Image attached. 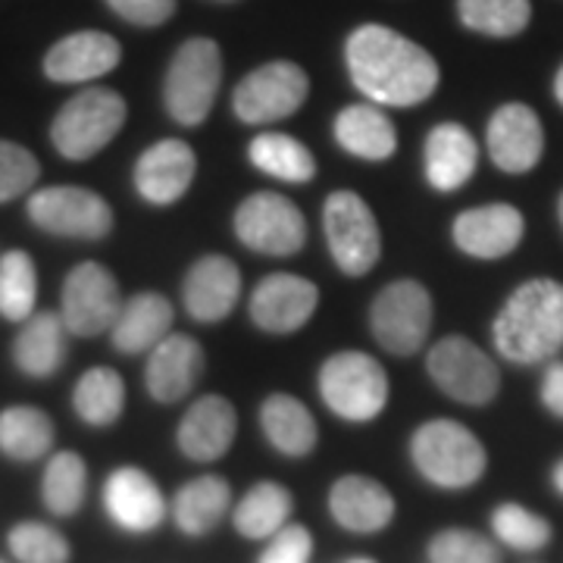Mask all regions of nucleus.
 <instances>
[{"mask_svg":"<svg viewBox=\"0 0 563 563\" xmlns=\"http://www.w3.org/2000/svg\"><path fill=\"white\" fill-rule=\"evenodd\" d=\"M344 63L354 88L376 107L426 103L442 81L439 63L422 44L379 22H363L347 35Z\"/></svg>","mask_w":563,"mask_h":563,"instance_id":"f257e3e1","label":"nucleus"},{"mask_svg":"<svg viewBox=\"0 0 563 563\" xmlns=\"http://www.w3.org/2000/svg\"><path fill=\"white\" fill-rule=\"evenodd\" d=\"M492 342L517 366L551 363L563 347V282L529 279L510 291L492 322Z\"/></svg>","mask_w":563,"mask_h":563,"instance_id":"f03ea898","label":"nucleus"},{"mask_svg":"<svg viewBox=\"0 0 563 563\" xmlns=\"http://www.w3.org/2000/svg\"><path fill=\"white\" fill-rule=\"evenodd\" d=\"M410 463L429 485L442 492H466L483 483L488 470V451L473 429L439 417L413 429Z\"/></svg>","mask_w":563,"mask_h":563,"instance_id":"7ed1b4c3","label":"nucleus"},{"mask_svg":"<svg viewBox=\"0 0 563 563\" xmlns=\"http://www.w3.org/2000/svg\"><path fill=\"white\" fill-rule=\"evenodd\" d=\"M222 85V51L213 38H188L173 54L163 79V107L185 129L203 125Z\"/></svg>","mask_w":563,"mask_h":563,"instance_id":"20e7f679","label":"nucleus"},{"mask_svg":"<svg viewBox=\"0 0 563 563\" xmlns=\"http://www.w3.org/2000/svg\"><path fill=\"white\" fill-rule=\"evenodd\" d=\"M322 404L344 422H373L388 404V373L363 351H335L317 373Z\"/></svg>","mask_w":563,"mask_h":563,"instance_id":"39448f33","label":"nucleus"},{"mask_svg":"<svg viewBox=\"0 0 563 563\" xmlns=\"http://www.w3.org/2000/svg\"><path fill=\"white\" fill-rule=\"evenodd\" d=\"M129 107L113 88H85L63 103L51 122V141L66 161L81 163L98 157L125 125Z\"/></svg>","mask_w":563,"mask_h":563,"instance_id":"423d86ee","label":"nucleus"},{"mask_svg":"<svg viewBox=\"0 0 563 563\" xmlns=\"http://www.w3.org/2000/svg\"><path fill=\"white\" fill-rule=\"evenodd\" d=\"M322 232L339 273L361 279L383 261V232L373 207L357 191H332L322 203Z\"/></svg>","mask_w":563,"mask_h":563,"instance_id":"0eeeda50","label":"nucleus"},{"mask_svg":"<svg viewBox=\"0 0 563 563\" xmlns=\"http://www.w3.org/2000/svg\"><path fill=\"white\" fill-rule=\"evenodd\" d=\"M432 317H435L432 295L422 282H388L369 303V335L388 354L410 357L429 342Z\"/></svg>","mask_w":563,"mask_h":563,"instance_id":"6e6552de","label":"nucleus"},{"mask_svg":"<svg viewBox=\"0 0 563 563\" xmlns=\"http://www.w3.org/2000/svg\"><path fill=\"white\" fill-rule=\"evenodd\" d=\"M426 373L451 401L485 407L501 391V373L483 347L463 335H444L426 354Z\"/></svg>","mask_w":563,"mask_h":563,"instance_id":"1a4fd4ad","label":"nucleus"},{"mask_svg":"<svg viewBox=\"0 0 563 563\" xmlns=\"http://www.w3.org/2000/svg\"><path fill=\"white\" fill-rule=\"evenodd\" d=\"M235 239L263 257H291L307 244V220L301 207L279 191L247 195L232 217Z\"/></svg>","mask_w":563,"mask_h":563,"instance_id":"9d476101","label":"nucleus"},{"mask_svg":"<svg viewBox=\"0 0 563 563\" xmlns=\"http://www.w3.org/2000/svg\"><path fill=\"white\" fill-rule=\"evenodd\" d=\"M29 220L35 229L76 239V242H103L113 232V207L103 201L98 191L79 185H51L35 191L25 203Z\"/></svg>","mask_w":563,"mask_h":563,"instance_id":"9b49d317","label":"nucleus"},{"mask_svg":"<svg viewBox=\"0 0 563 563\" xmlns=\"http://www.w3.org/2000/svg\"><path fill=\"white\" fill-rule=\"evenodd\" d=\"M310 79L303 66L291 60H273L247 73L232 91V113L244 125H266L295 117L307 103Z\"/></svg>","mask_w":563,"mask_h":563,"instance_id":"f8f14e48","label":"nucleus"},{"mask_svg":"<svg viewBox=\"0 0 563 563\" xmlns=\"http://www.w3.org/2000/svg\"><path fill=\"white\" fill-rule=\"evenodd\" d=\"M120 310V282L103 263L85 261L69 269V276L63 282L60 317L73 335L95 339V335L110 332Z\"/></svg>","mask_w":563,"mask_h":563,"instance_id":"ddd939ff","label":"nucleus"},{"mask_svg":"<svg viewBox=\"0 0 563 563\" xmlns=\"http://www.w3.org/2000/svg\"><path fill=\"white\" fill-rule=\"evenodd\" d=\"M103 514L125 536H151L169 517V501L157 479L141 466H117L101 492Z\"/></svg>","mask_w":563,"mask_h":563,"instance_id":"4468645a","label":"nucleus"},{"mask_svg":"<svg viewBox=\"0 0 563 563\" xmlns=\"http://www.w3.org/2000/svg\"><path fill=\"white\" fill-rule=\"evenodd\" d=\"M320 307L317 282L295 276V273H273L257 282L251 291L247 313L251 322L266 335H291L313 320Z\"/></svg>","mask_w":563,"mask_h":563,"instance_id":"2eb2a0df","label":"nucleus"},{"mask_svg":"<svg viewBox=\"0 0 563 563\" xmlns=\"http://www.w3.org/2000/svg\"><path fill=\"white\" fill-rule=\"evenodd\" d=\"M485 151L507 176L532 173L544 154V129L539 113L526 103H504L492 113L485 129Z\"/></svg>","mask_w":563,"mask_h":563,"instance_id":"dca6fc26","label":"nucleus"},{"mask_svg":"<svg viewBox=\"0 0 563 563\" xmlns=\"http://www.w3.org/2000/svg\"><path fill=\"white\" fill-rule=\"evenodd\" d=\"M523 235L526 220L514 203L470 207L451 222V239L457 251L476 261H501L520 247Z\"/></svg>","mask_w":563,"mask_h":563,"instance_id":"f3484780","label":"nucleus"},{"mask_svg":"<svg viewBox=\"0 0 563 563\" xmlns=\"http://www.w3.org/2000/svg\"><path fill=\"white\" fill-rule=\"evenodd\" d=\"M198 173V157L191 144L181 139H163L151 144L132 169V181L141 201L154 207H173L179 203Z\"/></svg>","mask_w":563,"mask_h":563,"instance_id":"a211bd4d","label":"nucleus"},{"mask_svg":"<svg viewBox=\"0 0 563 563\" xmlns=\"http://www.w3.org/2000/svg\"><path fill=\"white\" fill-rule=\"evenodd\" d=\"M325 507L335 526L351 536L385 532L398 514L395 495L379 479L363 476V473H344L342 479H335L329 488Z\"/></svg>","mask_w":563,"mask_h":563,"instance_id":"6ab92c4d","label":"nucleus"},{"mask_svg":"<svg viewBox=\"0 0 563 563\" xmlns=\"http://www.w3.org/2000/svg\"><path fill=\"white\" fill-rule=\"evenodd\" d=\"M181 301L191 320L213 325L222 322L242 301V269L225 254H207L181 282Z\"/></svg>","mask_w":563,"mask_h":563,"instance_id":"aec40b11","label":"nucleus"},{"mask_svg":"<svg viewBox=\"0 0 563 563\" xmlns=\"http://www.w3.org/2000/svg\"><path fill=\"white\" fill-rule=\"evenodd\" d=\"M239 435V413L229 398L222 395H201L181 413L176 429V444L181 457L191 463H217L222 461Z\"/></svg>","mask_w":563,"mask_h":563,"instance_id":"412c9836","label":"nucleus"},{"mask_svg":"<svg viewBox=\"0 0 563 563\" xmlns=\"http://www.w3.org/2000/svg\"><path fill=\"white\" fill-rule=\"evenodd\" d=\"M203 347L185 332H169L144 366V388L157 404H179L203 376Z\"/></svg>","mask_w":563,"mask_h":563,"instance_id":"4be33fe9","label":"nucleus"},{"mask_svg":"<svg viewBox=\"0 0 563 563\" xmlns=\"http://www.w3.org/2000/svg\"><path fill=\"white\" fill-rule=\"evenodd\" d=\"M479 166V144L473 132L461 122H439L429 129L422 144V173L432 191H461L476 176Z\"/></svg>","mask_w":563,"mask_h":563,"instance_id":"5701e85b","label":"nucleus"},{"mask_svg":"<svg viewBox=\"0 0 563 563\" xmlns=\"http://www.w3.org/2000/svg\"><path fill=\"white\" fill-rule=\"evenodd\" d=\"M122 60L120 41L107 32H76L60 38L44 57V76L57 85H81L113 73Z\"/></svg>","mask_w":563,"mask_h":563,"instance_id":"b1692460","label":"nucleus"},{"mask_svg":"<svg viewBox=\"0 0 563 563\" xmlns=\"http://www.w3.org/2000/svg\"><path fill=\"white\" fill-rule=\"evenodd\" d=\"M173 303L161 291H139L122 303L120 317L110 329L113 351L120 354H151L173 332Z\"/></svg>","mask_w":563,"mask_h":563,"instance_id":"393cba45","label":"nucleus"},{"mask_svg":"<svg viewBox=\"0 0 563 563\" xmlns=\"http://www.w3.org/2000/svg\"><path fill=\"white\" fill-rule=\"evenodd\" d=\"M232 510V485L225 483L217 473H203L195 476L169 501V517L188 539H203L210 536L217 526L225 520V514Z\"/></svg>","mask_w":563,"mask_h":563,"instance_id":"a878e982","label":"nucleus"},{"mask_svg":"<svg viewBox=\"0 0 563 563\" xmlns=\"http://www.w3.org/2000/svg\"><path fill=\"white\" fill-rule=\"evenodd\" d=\"M332 135L344 154L366 163H383L398 151L395 122L376 103H351L339 110L332 122Z\"/></svg>","mask_w":563,"mask_h":563,"instance_id":"bb28decb","label":"nucleus"},{"mask_svg":"<svg viewBox=\"0 0 563 563\" xmlns=\"http://www.w3.org/2000/svg\"><path fill=\"white\" fill-rule=\"evenodd\" d=\"M261 429L263 439L273 444V451H279L282 457H291V461L313 454V448L320 442V429L310 407L285 391L263 398Z\"/></svg>","mask_w":563,"mask_h":563,"instance_id":"cd10ccee","label":"nucleus"},{"mask_svg":"<svg viewBox=\"0 0 563 563\" xmlns=\"http://www.w3.org/2000/svg\"><path fill=\"white\" fill-rule=\"evenodd\" d=\"M66 322L60 313H35L22 322L13 342V363L29 379H51L66 363Z\"/></svg>","mask_w":563,"mask_h":563,"instance_id":"c85d7f7f","label":"nucleus"},{"mask_svg":"<svg viewBox=\"0 0 563 563\" xmlns=\"http://www.w3.org/2000/svg\"><path fill=\"white\" fill-rule=\"evenodd\" d=\"M295 498L282 483L263 479L232 504V526L247 542H266L291 523Z\"/></svg>","mask_w":563,"mask_h":563,"instance_id":"c756f323","label":"nucleus"},{"mask_svg":"<svg viewBox=\"0 0 563 563\" xmlns=\"http://www.w3.org/2000/svg\"><path fill=\"white\" fill-rule=\"evenodd\" d=\"M247 161L257 173L285 181V185H307L317 176L313 151L301 139L285 135V132L254 135V141L247 144Z\"/></svg>","mask_w":563,"mask_h":563,"instance_id":"7c9ffc66","label":"nucleus"},{"mask_svg":"<svg viewBox=\"0 0 563 563\" xmlns=\"http://www.w3.org/2000/svg\"><path fill=\"white\" fill-rule=\"evenodd\" d=\"M54 420L29 404L0 410V454L13 463H35L54 448Z\"/></svg>","mask_w":563,"mask_h":563,"instance_id":"2f4dec72","label":"nucleus"},{"mask_svg":"<svg viewBox=\"0 0 563 563\" xmlns=\"http://www.w3.org/2000/svg\"><path fill=\"white\" fill-rule=\"evenodd\" d=\"M73 410L81 422L103 429L120 420L125 410V383L110 366H91L73 388Z\"/></svg>","mask_w":563,"mask_h":563,"instance_id":"473e14b6","label":"nucleus"},{"mask_svg":"<svg viewBox=\"0 0 563 563\" xmlns=\"http://www.w3.org/2000/svg\"><path fill=\"white\" fill-rule=\"evenodd\" d=\"M88 498V466L76 451H57L41 476V504L51 517H76Z\"/></svg>","mask_w":563,"mask_h":563,"instance_id":"72a5a7b5","label":"nucleus"},{"mask_svg":"<svg viewBox=\"0 0 563 563\" xmlns=\"http://www.w3.org/2000/svg\"><path fill=\"white\" fill-rule=\"evenodd\" d=\"M492 539L510 551H520V554H536L551 544L554 539V526L548 517L529 510L523 504L504 501L492 510Z\"/></svg>","mask_w":563,"mask_h":563,"instance_id":"f704fd0d","label":"nucleus"},{"mask_svg":"<svg viewBox=\"0 0 563 563\" xmlns=\"http://www.w3.org/2000/svg\"><path fill=\"white\" fill-rule=\"evenodd\" d=\"M463 29L485 38H517L529 29L532 3L529 0H457Z\"/></svg>","mask_w":563,"mask_h":563,"instance_id":"c9c22d12","label":"nucleus"},{"mask_svg":"<svg viewBox=\"0 0 563 563\" xmlns=\"http://www.w3.org/2000/svg\"><path fill=\"white\" fill-rule=\"evenodd\" d=\"M38 298V269L25 251H7L0 257V317L25 322L35 317Z\"/></svg>","mask_w":563,"mask_h":563,"instance_id":"e433bc0d","label":"nucleus"},{"mask_svg":"<svg viewBox=\"0 0 563 563\" xmlns=\"http://www.w3.org/2000/svg\"><path fill=\"white\" fill-rule=\"evenodd\" d=\"M7 548L16 563H69L73 544L57 526L22 520L7 532Z\"/></svg>","mask_w":563,"mask_h":563,"instance_id":"4c0bfd02","label":"nucleus"},{"mask_svg":"<svg viewBox=\"0 0 563 563\" xmlns=\"http://www.w3.org/2000/svg\"><path fill=\"white\" fill-rule=\"evenodd\" d=\"M429 563H501L498 542L476 529L444 526L426 544Z\"/></svg>","mask_w":563,"mask_h":563,"instance_id":"58836bf2","label":"nucleus"},{"mask_svg":"<svg viewBox=\"0 0 563 563\" xmlns=\"http://www.w3.org/2000/svg\"><path fill=\"white\" fill-rule=\"evenodd\" d=\"M38 176L41 163L29 147L0 139V203L29 195Z\"/></svg>","mask_w":563,"mask_h":563,"instance_id":"ea45409f","label":"nucleus"},{"mask_svg":"<svg viewBox=\"0 0 563 563\" xmlns=\"http://www.w3.org/2000/svg\"><path fill=\"white\" fill-rule=\"evenodd\" d=\"M313 558V532L303 523H288L273 539L263 542L257 563H310Z\"/></svg>","mask_w":563,"mask_h":563,"instance_id":"a19ab883","label":"nucleus"},{"mask_svg":"<svg viewBox=\"0 0 563 563\" xmlns=\"http://www.w3.org/2000/svg\"><path fill=\"white\" fill-rule=\"evenodd\" d=\"M107 7L120 20L141 25V29H157L176 13V0H107Z\"/></svg>","mask_w":563,"mask_h":563,"instance_id":"79ce46f5","label":"nucleus"},{"mask_svg":"<svg viewBox=\"0 0 563 563\" xmlns=\"http://www.w3.org/2000/svg\"><path fill=\"white\" fill-rule=\"evenodd\" d=\"M539 398H542V407L551 417L563 420V361H551L544 366Z\"/></svg>","mask_w":563,"mask_h":563,"instance_id":"37998d69","label":"nucleus"},{"mask_svg":"<svg viewBox=\"0 0 563 563\" xmlns=\"http://www.w3.org/2000/svg\"><path fill=\"white\" fill-rule=\"evenodd\" d=\"M551 488L563 498V457L554 463V470H551Z\"/></svg>","mask_w":563,"mask_h":563,"instance_id":"c03bdc74","label":"nucleus"},{"mask_svg":"<svg viewBox=\"0 0 563 563\" xmlns=\"http://www.w3.org/2000/svg\"><path fill=\"white\" fill-rule=\"evenodd\" d=\"M554 98H558V103L563 107V66L558 69V76H554Z\"/></svg>","mask_w":563,"mask_h":563,"instance_id":"a18cd8bd","label":"nucleus"},{"mask_svg":"<svg viewBox=\"0 0 563 563\" xmlns=\"http://www.w3.org/2000/svg\"><path fill=\"white\" fill-rule=\"evenodd\" d=\"M558 220H561V229H563V191H561V198H558Z\"/></svg>","mask_w":563,"mask_h":563,"instance_id":"49530a36","label":"nucleus"},{"mask_svg":"<svg viewBox=\"0 0 563 563\" xmlns=\"http://www.w3.org/2000/svg\"><path fill=\"white\" fill-rule=\"evenodd\" d=\"M344 563H379V561H373V558H351V561H344Z\"/></svg>","mask_w":563,"mask_h":563,"instance_id":"de8ad7c7","label":"nucleus"},{"mask_svg":"<svg viewBox=\"0 0 563 563\" xmlns=\"http://www.w3.org/2000/svg\"><path fill=\"white\" fill-rule=\"evenodd\" d=\"M220 3H235V0H220Z\"/></svg>","mask_w":563,"mask_h":563,"instance_id":"09e8293b","label":"nucleus"},{"mask_svg":"<svg viewBox=\"0 0 563 563\" xmlns=\"http://www.w3.org/2000/svg\"><path fill=\"white\" fill-rule=\"evenodd\" d=\"M0 563H3V561H0Z\"/></svg>","mask_w":563,"mask_h":563,"instance_id":"8fccbe9b","label":"nucleus"}]
</instances>
